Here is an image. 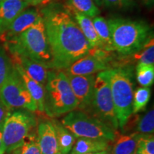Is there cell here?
Here are the masks:
<instances>
[{"label": "cell", "mask_w": 154, "mask_h": 154, "mask_svg": "<svg viewBox=\"0 0 154 154\" xmlns=\"http://www.w3.org/2000/svg\"><path fill=\"white\" fill-rule=\"evenodd\" d=\"M11 61L13 63L20 65L26 74L32 79L43 86H45L49 71V69L46 65L23 56L11 55Z\"/></svg>", "instance_id": "5bb4252c"}, {"label": "cell", "mask_w": 154, "mask_h": 154, "mask_svg": "<svg viewBox=\"0 0 154 154\" xmlns=\"http://www.w3.org/2000/svg\"><path fill=\"white\" fill-rule=\"evenodd\" d=\"M12 67L13 63L11 59L7 55L5 49L0 47V86L7 79Z\"/></svg>", "instance_id": "4316f807"}, {"label": "cell", "mask_w": 154, "mask_h": 154, "mask_svg": "<svg viewBox=\"0 0 154 154\" xmlns=\"http://www.w3.org/2000/svg\"><path fill=\"white\" fill-rule=\"evenodd\" d=\"M151 88L138 87L134 93L133 99V113H138L146 109L151 99Z\"/></svg>", "instance_id": "d4e9b609"}, {"label": "cell", "mask_w": 154, "mask_h": 154, "mask_svg": "<svg viewBox=\"0 0 154 154\" xmlns=\"http://www.w3.org/2000/svg\"><path fill=\"white\" fill-rule=\"evenodd\" d=\"M5 47L11 55L29 57L49 69L52 57L42 15L20 35L6 42Z\"/></svg>", "instance_id": "3957f363"}, {"label": "cell", "mask_w": 154, "mask_h": 154, "mask_svg": "<svg viewBox=\"0 0 154 154\" xmlns=\"http://www.w3.org/2000/svg\"><path fill=\"white\" fill-rule=\"evenodd\" d=\"M136 153L138 154H154L153 134H143L138 142Z\"/></svg>", "instance_id": "83f0119b"}, {"label": "cell", "mask_w": 154, "mask_h": 154, "mask_svg": "<svg viewBox=\"0 0 154 154\" xmlns=\"http://www.w3.org/2000/svg\"><path fill=\"white\" fill-rule=\"evenodd\" d=\"M135 132L141 134H153L154 109H150L144 115H140Z\"/></svg>", "instance_id": "484cf974"}, {"label": "cell", "mask_w": 154, "mask_h": 154, "mask_svg": "<svg viewBox=\"0 0 154 154\" xmlns=\"http://www.w3.org/2000/svg\"><path fill=\"white\" fill-rule=\"evenodd\" d=\"M23 1L27 2L29 5H39V4L44 3L45 2H47L48 0H23Z\"/></svg>", "instance_id": "4dcf8cb0"}, {"label": "cell", "mask_w": 154, "mask_h": 154, "mask_svg": "<svg viewBox=\"0 0 154 154\" xmlns=\"http://www.w3.org/2000/svg\"><path fill=\"white\" fill-rule=\"evenodd\" d=\"M29 5L23 0H5L0 3V34L8 29L13 21Z\"/></svg>", "instance_id": "9a60e30c"}, {"label": "cell", "mask_w": 154, "mask_h": 154, "mask_svg": "<svg viewBox=\"0 0 154 154\" xmlns=\"http://www.w3.org/2000/svg\"><path fill=\"white\" fill-rule=\"evenodd\" d=\"M66 10L69 14H73L76 22L78 24L83 34L86 38L92 48H101V40L98 36L96 31L92 22V19L86 15L82 14L76 10H74L70 7H67Z\"/></svg>", "instance_id": "e0dca14e"}, {"label": "cell", "mask_w": 154, "mask_h": 154, "mask_svg": "<svg viewBox=\"0 0 154 154\" xmlns=\"http://www.w3.org/2000/svg\"><path fill=\"white\" fill-rule=\"evenodd\" d=\"M52 121L57 134L59 151L61 154H69L76 141V136L56 119H52Z\"/></svg>", "instance_id": "ffe728a7"}, {"label": "cell", "mask_w": 154, "mask_h": 154, "mask_svg": "<svg viewBox=\"0 0 154 154\" xmlns=\"http://www.w3.org/2000/svg\"><path fill=\"white\" fill-rule=\"evenodd\" d=\"M136 77L143 87H150L154 82V65L138 63L136 67Z\"/></svg>", "instance_id": "cb8c5ba5"}, {"label": "cell", "mask_w": 154, "mask_h": 154, "mask_svg": "<svg viewBox=\"0 0 154 154\" xmlns=\"http://www.w3.org/2000/svg\"><path fill=\"white\" fill-rule=\"evenodd\" d=\"M44 91V113L49 118H58L77 109L78 101L64 71H49Z\"/></svg>", "instance_id": "277c9868"}, {"label": "cell", "mask_w": 154, "mask_h": 154, "mask_svg": "<svg viewBox=\"0 0 154 154\" xmlns=\"http://www.w3.org/2000/svg\"><path fill=\"white\" fill-rule=\"evenodd\" d=\"M113 51L127 56L141 49L153 36L149 25L143 21L112 18L107 21Z\"/></svg>", "instance_id": "7a4b0ae2"}, {"label": "cell", "mask_w": 154, "mask_h": 154, "mask_svg": "<svg viewBox=\"0 0 154 154\" xmlns=\"http://www.w3.org/2000/svg\"><path fill=\"white\" fill-rule=\"evenodd\" d=\"M141 134L134 132L128 134L119 133L115 140L111 143L109 154H133L136 153L138 142Z\"/></svg>", "instance_id": "2e32d148"}, {"label": "cell", "mask_w": 154, "mask_h": 154, "mask_svg": "<svg viewBox=\"0 0 154 154\" xmlns=\"http://www.w3.org/2000/svg\"><path fill=\"white\" fill-rule=\"evenodd\" d=\"M85 113L99 119L114 130H119V123L106 70L99 72L96 76L93 98L90 107Z\"/></svg>", "instance_id": "ba28073f"}, {"label": "cell", "mask_w": 154, "mask_h": 154, "mask_svg": "<svg viewBox=\"0 0 154 154\" xmlns=\"http://www.w3.org/2000/svg\"><path fill=\"white\" fill-rule=\"evenodd\" d=\"M106 71L119 128L121 131L133 113L134 68V66H120Z\"/></svg>", "instance_id": "5b68a950"}, {"label": "cell", "mask_w": 154, "mask_h": 154, "mask_svg": "<svg viewBox=\"0 0 154 154\" xmlns=\"http://www.w3.org/2000/svg\"><path fill=\"white\" fill-rule=\"evenodd\" d=\"M141 2L146 6V7H151L153 5L154 0H141Z\"/></svg>", "instance_id": "1f68e13d"}, {"label": "cell", "mask_w": 154, "mask_h": 154, "mask_svg": "<svg viewBox=\"0 0 154 154\" xmlns=\"http://www.w3.org/2000/svg\"><path fill=\"white\" fill-rule=\"evenodd\" d=\"M36 129L32 131L25 139L24 143L19 147L17 148L9 154H41L38 143L37 134Z\"/></svg>", "instance_id": "603a6c76"}, {"label": "cell", "mask_w": 154, "mask_h": 154, "mask_svg": "<svg viewBox=\"0 0 154 154\" xmlns=\"http://www.w3.org/2000/svg\"><path fill=\"white\" fill-rule=\"evenodd\" d=\"M66 75L73 93L78 101L77 109L86 112L90 107L93 98L95 74L84 76L67 74Z\"/></svg>", "instance_id": "30bf717a"}, {"label": "cell", "mask_w": 154, "mask_h": 154, "mask_svg": "<svg viewBox=\"0 0 154 154\" xmlns=\"http://www.w3.org/2000/svg\"><path fill=\"white\" fill-rule=\"evenodd\" d=\"M112 68V61L95 54L88 53L65 69L71 75H91Z\"/></svg>", "instance_id": "8fae6325"}, {"label": "cell", "mask_w": 154, "mask_h": 154, "mask_svg": "<svg viewBox=\"0 0 154 154\" xmlns=\"http://www.w3.org/2000/svg\"><path fill=\"white\" fill-rule=\"evenodd\" d=\"M3 1H5V0H0V3H1V2H2Z\"/></svg>", "instance_id": "d590c367"}, {"label": "cell", "mask_w": 154, "mask_h": 154, "mask_svg": "<svg viewBox=\"0 0 154 154\" xmlns=\"http://www.w3.org/2000/svg\"><path fill=\"white\" fill-rule=\"evenodd\" d=\"M41 11L52 57L49 69L65 70L92 47L66 9L50 7Z\"/></svg>", "instance_id": "6da1fadb"}, {"label": "cell", "mask_w": 154, "mask_h": 154, "mask_svg": "<svg viewBox=\"0 0 154 154\" xmlns=\"http://www.w3.org/2000/svg\"><path fill=\"white\" fill-rule=\"evenodd\" d=\"M0 99L9 110L26 109L31 112L37 111L35 101L14 65L7 79L0 86Z\"/></svg>", "instance_id": "9c48e42d"}, {"label": "cell", "mask_w": 154, "mask_h": 154, "mask_svg": "<svg viewBox=\"0 0 154 154\" xmlns=\"http://www.w3.org/2000/svg\"><path fill=\"white\" fill-rule=\"evenodd\" d=\"M41 154H61L52 119L42 118L36 128Z\"/></svg>", "instance_id": "7c38bea8"}, {"label": "cell", "mask_w": 154, "mask_h": 154, "mask_svg": "<svg viewBox=\"0 0 154 154\" xmlns=\"http://www.w3.org/2000/svg\"><path fill=\"white\" fill-rule=\"evenodd\" d=\"M5 119L3 121L0 123V146H1L2 139V134H3V128H4V124H5Z\"/></svg>", "instance_id": "d6a6232c"}, {"label": "cell", "mask_w": 154, "mask_h": 154, "mask_svg": "<svg viewBox=\"0 0 154 154\" xmlns=\"http://www.w3.org/2000/svg\"><path fill=\"white\" fill-rule=\"evenodd\" d=\"M21 78L24 83V85L32 96V99L35 101L37 111L39 112H44V86L38 84L36 81L32 79L26 74L24 70L18 63H13Z\"/></svg>", "instance_id": "d6986e66"}, {"label": "cell", "mask_w": 154, "mask_h": 154, "mask_svg": "<svg viewBox=\"0 0 154 154\" xmlns=\"http://www.w3.org/2000/svg\"><path fill=\"white\" fill-rule=\"evenodd\" d=\"M42 15V11L37 9H25L13 21L8 29L1 34L2 40L6 42L17 37L33 25Z\"/></svg>", "instance_id": "4fadbf2b"}, {"label": "cell", "mask_w": 154, "mask_h": 154, "mask_svg": "<svg viewBox=\"0 0 154 154\" xmlns=\"http://www.w3.org/2000/svg\"><path fill=\"white\" fill-rule=\"evenodd\" d=\"M10 111L11 110H9L8 108L6 106L2 99H0V123L5 120Z\"/></svg>", "instance_id": "f546056e"}, {"label": "cell", "mask_w": 154, "mask_h": 154, "mask_svg": "<svg viewBox=\"0 0 154 154\" xmlns=\"http://www.w3.org/2000/svg\"><path fill=\"white\" fill-rule=\"evenodd\" d=\"M133 154H138V153H133Z\"/></svg>", "instance_id": "8d00e7d4"}, {"label": "cell", "mask_w": 154, "mask_h": 154, "mask_svg": "<svg viewBox=\"0 0 154 154\" xmlns=\"http://www.w3.org/2000/svg\"><path fill=\"white\" fill-rule=\"evenodd\" d=\"M110 140L101 138H76L71 154H84L108 151L110 149Z\"/></svg>", "instance_id": "ac0fdd59"}, {"label": "cell", "mask_w": 154, "mask_h": 154, "mask_svg": "<svg viewBox=\"0 0 154 154\" xmlns=\"http://www.w3.org/2000/svg\"><path fill=\"white\" fill-rule=\"evenodd\" d=\"M35 115L26 109L9 111L4 124L0 154L9 153L24 143L25 139L37 126Z\"/></svg>", "instance_id": "8992f818"}, {"label": "cell", "mask_w": 154, "mask_h": 154, "mask_svg": "<svg viewBox=\"0 0 154 154\" xmlns=\"http://www.w3.org/2000/svg\"><path fill=\"white\" fill-rule=\"evenodd\" d=\"M135 0H103V4L108 8L128 9L134 5Z\"/></svg>", "instance_id": "f1b7e54d"}, {"label": "cell", "mask_w": 154, "mask_h": 154, "mask_svg": "<svg viewBox=\"0 0 154 154\" xmlns=\"http://www.w3.org/2000/svg\"><path fill=\"white\" fill-rule=\"evenodd\" d=\"M94 28L101 40V48L109 51H113L111 44V34L107 20L102 17H95L92 19Z\"/></svg>", "instance_id": "44dd1931"}, {"label": "cell", "mask_w": 154, "mask_h": 154, "mask_svg": "<svg viewBox=\"0 0 154 154\" xmlns=\"http://www.w3.org/2000/svg\"><path fill=\"white\" fill-rule=\"evenodd\" d=\"M69 7L90 18L97 17L100 13L93 0H69Z\"/></svg>", "instance_id": "7402d4cb"}, {"label": "cell", "mask_w": 154, "mask_h": 154, "mask_svg": "<svg viewBox=\"0 0 154 154\" xmlns=\"http://www.w3.org/2000/svg\"><path fill=\"white\" fill-rule=\"evenodd\" d=\"M84 154H109V150L108 151H103L100 152H96V153H84Z\"/></svg>", "instance_id": "836d02e7"}, {"label": "cell", "mask_w": 154, "mask_h": 154, "mask_svg": "<svg viewBox=\"0 0 154 154\" xmlns=\"http://www.w3.org/2000/svg\"><path fill=\"white\" fill-rule=\"evenodd\" d=\"M61 123L76 138H101L113 142L119 133L99 119L78 109L66 113Z\"/></svg>", "instance_id": "52a82bcc"}, {"label": "cell", "mask_w": 154, "mask_h": 154, "mask_svg": "<svg viewBox=\"0 0 154 154\" xmlns=\"http://www.w3.org/2000/svg\"><path fill=\"white\" fill-rule=\"evenodd\" d=\"M93 1L95 2L96 5L99 6H101L103 5V0H93Z\"/></svg>", "instance_id": "e575fe53"}]
</instances>
